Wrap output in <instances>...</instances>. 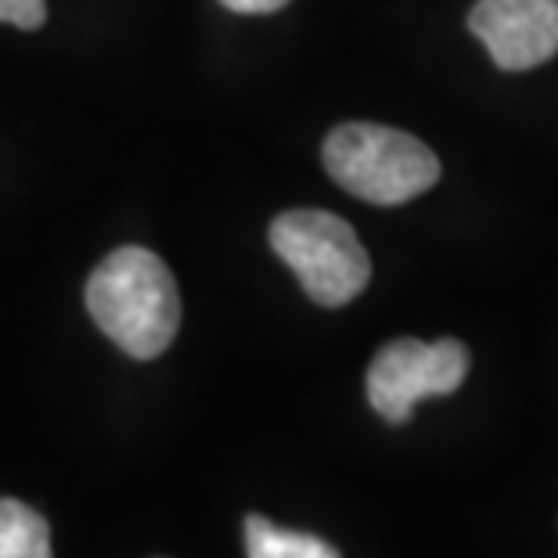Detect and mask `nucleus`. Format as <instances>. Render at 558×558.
Masks as SVG:
<instances>
[{
	"label": "nucleus",
	"instance_id": "20e7f679",
	"mask_svg": "<svg viewBox=\"0 0 558 558\" xmlns=\"http://www.w3.org/2000/svg\"><path fill=\"white\" fill-rule=\"evenodd\" d=\"M469 350L458 339H393L375 353L367 367V400L389 425L411 422L414 403L447 397L465 383Z\"/></svg>",
	"mask_w": 558,
	"mask_h": 558
},
{
	"label": "nucleus",
	"instance_id": "0eeeda50",
	"mask_svg": "<svg viewBox=\"0 0 558 558\" xmlns=\"http://www.w3.org/2000/svg\"><path fill=\"white\" fill-rule=\"evenodd\" d=\"M245 555L248 558H342L328 541L314 533L281 530L264 515L245 519Z\"/></svg>",
	"mask_w": 558,
	"mask_h": 558
},
{
	"label": "nucleus",
	"instance_id": "423d86ee",
	"mask_svg": "<svg viewBox=\"0 0 558 558\" xmlns=\"http://www.w3.org/2000/svg\"><path fill=\"white\" fill-rule=\"evenodd\" d=\"M0 558H54L44 515L15 497H0Z\"/></svg>",
	"mask_w": 558,
	"mask_h": 558
},
{
	"label": "nucleus",
	"instance_id": "39448f33",
	"mask_svg": "<svg viewBox=\"0 0 558 558\" xmlns=\"http://www.w3.org/2000/svg\"><path fill=\"white\" fill-rule=\"evenodd\" d=\"M469 29L497 69L526 73L558 54V0H480Z\"/></svg>",
	"mask_w": 558,
	"mask_h": 558
},
{
	"label": "nucleus",
	"instance_id": "f257e3e1",
	"mask_svg": "<svg viewBox=\"0 0 558 558\" xmlns=\"http://www.w3.org/2000/svg\"><path fill=\"white\" fill-rule=\"evenodd\" d=\"M87 311L116 347L137 361L170 350L181 328V295L170 267L141 245L116 248L87 281Z\"/></svg>",
	"mask_w": 558,
	"mask_h": 558
},
{
	"label": "nucleus",
	"instance_id": "1a4fd4ad",
	"mask_svg": "<svg viewBox=\"0 0 558 558\" xmlns=\"http://www.w3.org/2000/svg\"><path fill=\"white\" fill-rule=\"evenodd\" d=\"M220 4L234 15H270V11H281L289 0H220Z\"/></svg>",
	"mask_w": 558,
	"mask_h": 558
},
{
	"label": "nucleus",
	"instance_id": "6e6552de",
	"mask_svg": "<svg viewBox=\"0 0 558 558\" xmlns=\"http://www.w3.org/2000/svg\"><path fill=\"white\" fill-rule=\"evenodd\" d=\"M0 22L19 29H40L47 22V0H0Z\"/></svg>",
	"mask_w": 558,
	"mask_h": 558
},
{
	"label": "nucleus",
	"instance_id": "f03ea898",
	"mask_svg": "<svg viewBox=\"0 0 558 558\" xmlns=\"http://www.w3.org/2000/svg\"><path fill=\"white\" fill-rule=\"evenodd\" d=\"M328 177L353 198L400 206L439 181V159L414 134L378 123H342L320 148Z\"/></svg>",
	"mask_w": 558,
	"mask_h": 558
},
{
	"label": "nucleus",
	"instance_id": "7ed1b4c3",
	"mask_svg": "<svg viewBox=\"0 0 558 558\" xmlns=\"http://www.w3.org/2000/svg\"><path fill=\"white\" fill-rule=\"evenodd\" d=\"M270 248L292 267L317 306H347L372 281V256L357 231L328 209H292L270 223Z\"/></svg>",
	"mask_w": 558,
	"mask_h": 558
}]
</instances>
